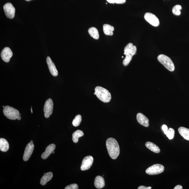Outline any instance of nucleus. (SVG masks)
<instances>
[{
  "label": "nucleus",
  "mask_w": 189,
  "mask_h": 189,
  "mask_svg": "<svg viewBox=\"0 0 189 189\" xmlns=\"http://www.w3.org/2000/svg\"><path fill=\"white\" fill-rule=\"evenodd\" d=\"M88 32L91 37L94 39L98 40L99 38L98 31L95 28L91 27L88 30Z\"/></svg>",
  "instance_id": "23"
},
{
  "label": "nucleus",
  "mask_w": 189,
  "mask_h": 189,
  "mask_svg": "<svg viewBox=\"0 0 189 189\" xmlns=\"http://www.w3.org/2000/svg\"><path fill=\"white\" fill-rule=\"evenodd\" d=\"M94 161V158L91 156H87L84 158L82 161L81 169L82 171L88 170L91 168Z\"/></svg>",
  "instance_id": "10"
},
{
  "label": "nucleus",
  "mask_w": 189,
  "mask_h": 189,
  "mask_svg": "<svg viewBox=\"0 0 189 189\" xmlns=\"http://www.w3.org/2000/svg\"><path fill=\"white\" fill-rule=\"evenodd\" d=\"M25 1H26L29 2V1H31V0H25Z\"/></svg>",
  "instance_id": "34"
},
{
  "label": "nucleus",
  "mask_w": 189,
  "mask_h": 189,
  "mask_svg": "<svg viewBox=\"0 0 189 189\" xmlns=\"http://www.w3.org/2000/svg\"><path fill=\"white\" fill-rule=\"evenodd\" d=\"M46 61L50 73L53 76H57L58 75V72L56 67L54 63L53 62L52 60L49 57H47Z\"/></svg>",
  "instance_id": "13"
},
{
  "label": "nucleus",
  "mask_w": 189,
  "mask_h": 189,
  "mask_svg": "<svg viewBox=\"0 0 189 189\" xmlns=\"http://www.w3.org/2000/svg\"><path fill=\"white\" fill-rule=\"evenodd\" d=\"M106 1L110 3H117L118 4L124 3L126 2V0H106Z\"/></svg>",
  "instance_id": "27"
},
{
  "label": "nucleus",
  "mask_w": 189,
  "mask_h": 189,
  "mask_svg": "<svg viewBox=\"0 0 189 189\" xmlns=\"http://www.w3.org/2000/svg\"><path fill=\"white\" fill-rule=\"evenodd\" d=\"M65 189H78V186L77 184H72L67 186L65 188Z\"/></svg>",
  "instance_id": "28"
},
{
  "label": "nucleus",
  "mask_w": 189,
  "mask_h": 189,
  "mask_svg": "<svg viewBox=\"0 0 189 189\" xmlns=\"http://www.w3.org/2000/svg\"><path fill=\"white\" fill-rule=\"evenodd\" d=\"M31 113H33V111H32V107H31Z\"/></svg>",
  "instance_id": "33"
},
{
  "label": "nucleus",
  "mask_w": 189,
  "mask_h": 189,
  "mask_svg": "<svg viewBox=\"0 0 189 189\" xmlns=\"http://www.w3.org/2000/svg\"><path fill=\"white\" fill-rule=\"evenodd\" d=\"M13 53L8 47L4 48L1 53V57L2 60L6 62H9L11 58L13 57Z\"/></svg>",
  "instance_id": "12"
},
{
  "label": "nucleus",
  "mask_w": 189,
  "mask_h": 189,
  "mask_svg": "<svg viewBox=\"0 0 189 189\" xmlns=\"http://www.w3.org/2000/svg\"><path fill=\"white\" fill-rule=\"evenodd\" d=\"M183 187L180 185H178L176 186L174 189H183Z\"/></svg>",
  "instance_id": "31"
},
{
  "label": "nucleus",
  "mask_w": 189,
  "mask_h": 189,
  "mask_svg": "<svg viewBox=\"0 0 189 189\" xmlns=\"http://www.w3.org/2000/svg\"><path fill=\"white\" fill-rule=\"evenodd\" d=\"M182 9V7L180 5H176L173 7L172 9V13L174 15L179 16L181 14L180 10Z\"/></svg>",
  "instance_id": "25"
},
{
  "label": "nucleus",
  "mask_w": 189,
  "mask_h": 189,
  "mask_svg": "<svg viewBox=\"0 0 189 189\" xmlns=\"http://www.w3.org/2000/svg\"><path fill=\"white\" fill-rule=\"evenodd\" d=\"M158 60L162 65L169 71L173 72L175 67L173 62L170 58L166 55L160 54L157 57Z\"/></svg>",
  "instance_id": "4"
},
{
  "label": "nucleus",
  "mask_w": 189,
  "mask_h": 189,
  "mask_svg": "<svg viewBox=\"0 0 189 189\" xmlns=\"http://www.w3.org/2000/svg\"><path fill=\"white\" fill-rule=\"evenodd\" d=\"M3 8L7 17L11 19L14 18L16 9L11 3H8L5 4Z\"/></svg>",
  "instance_id": "8"
},
{
  "label": "nucleus",
  "mask_w": 189,
  "mask_h": 189,
  "mask_svg": "<svg viewBox=\"0 0 189 189\" xmlns=\"http://www.w3.org/2000/svg\"><path fill=\"white\" fill-rule=\"evenodd\" d=\"M30 142H31V143H33V141H32V140H31Z\"/></svg>",
  "instance_id": "36"
},
{
  "label": "nucleus",
  "mask_w": 189,
  "mask_h": 189,
  "mask_svg": "<svg viewBox=\"0 0 189 189\" xmlns=\"http://www.w3.org/2000/svg\"><path fill=\"white\" fill-rule=\"evenodd\" d=\"M94 185L98 189H101L105 186V181L102 176H98L94 181Z\"/></svg>",
  "instance_id": "16"
},
{
  "label": "nucleus",
  "mask_w": 189,
  "mask_h": 189,
  "mask_svg": "<svg viewBox=\"0 0 189 189\" xmlns=\"http://www.w3.org/2000/svg\"><path fill=\"white\" fill-rule=\"evenodd\" d=\"M178 130L181 136L185 139L189 141V129L185 127H180Z\"/></svg>",
  "instance_id": "19"
},
{
  "label": "nucleus",
  "mask_w": 189,
  "mask_h": 189,
  "mask_svg": "<svg viewBox=\"0 0 189 189\" xmlns=\"http://www.w3.org/2000/svg\"><path fill=\"white\" fill-rule=\"evenodd\" d=\"M145 146L148 149L155 153L158 154L160 152V149L159 147L154 143L147 142L145 143Z\"/></svg>",
  "instance_id": "18"
},
{
  "label": "nucleus",
  "mask_w": 189,
  "mask_h": 189,
  "mask_svg": "<svg viewBox=\"0 0 189 189\" xmlns=\"http://www.w3.org/2000/svg\"><path fill=\"white\" fill-rule=\"evenodd\" d=\"M94 94L104 103L109 102L111 99L110 93L107 89L100 86H97L94 89Z\"/></svg>",
  "instance_id": "2"
},
{
  "label": "nucleus",
  "mask_w": 189,
  "mask_h": 189,
  "mask_svg": "<svg viewBox=\"0 0 189 189\" xmlns=\"http://www.w3.org/2000/svg\"><path fill=\"white\" fill-rule=\"evenodd\" d=\"M54 153H55L54 151H53L52 152V154H54Z\"/></svg>",
  "instance_id": "35"
},
{
  "label": "nucleus",
  "mask_w": 189,
  "mask_h": 189,
  "mask_svg": "<svg viewBox=\"0 0 189 189\" xmlns=\"http://www.w3.org/2000/svg\"><path fill=\"white\" fill-rule=\"evenodd\" d=\"M9 145L7 140L3 138L0 139V150L2 152H6L9 149Z\"/></svg>",
  "instance_id": "21"
},
{
  "label": "nucleus",
  "mask_w": 189,
  "mask_h": 189,
  "mask_svg": "<svg viewBox=\"0 0 189 189\" xmlns=\"http://www.w3.org/2000/svg\"><path fill=\"white\" fill-rule=\"evenodd\" d=\"M53 102L51 99L49 98L46 101L43 111H44L45 117L49 118L53 113Z\"/></svg>",
  "instance_id": "7"
},
{
  "label": "nucleus",
  "mask_w": 189,
  "mask_h": 189,
  "mask_svg": "<svg viewBox=\"0 0 189 189\" xmlns=\"http://www.w3.org/2000/svg\"><path fill=\"white\" fill-rule=\"evenodd\" d=\"M137 120L138 122L140 125L144 126L145 127H149V120L146 116L142 113H138L137 115Z\"/></svg>",
  "instance_id": "14"
},
{
  "label": "nucleus",
  "mask_w": 189,
  "mask_h": 189,
  "mask_svg": "<svg viewBox=\"0 0 189 189\" xmlns=\"http://www.w3.org/2000/svg\"><path fill=\"white\" fill-rule=\"evenodd\" d=\"M137 51V48L133 45L132 43H130L126 46L124 49V54L125 57L123 60V64L124 66H127L131 61L133 56L135 55Z\"/></svg>",
  "instance_id": "3"
},
{
  "label": "nucleus",
  "mask_w": 189,
  "mask_h": 189,
  "mask_svg": "<svg viewBox=\"0 0 189 189\" xmlns=\"http://www.w3.org/2000/svg\"><path fill=\"white\" fill-rule=\"evenodd\" d=\"M21 117H20V115H19L17 118V120H21Z\"/></svg>",
  "instance_id": "32"
},
{
  "label": "nucleus",
  "mask_w": 189,
  "mask_h": 189,
  "mask_svg": "<svg viewBox=\"0 0 189 189\" xmlns=\"http://www.w3.org/2000/svg\"><path fill=\"white\" fill-rule=\"evenodd\" d=\"M53 174L51 172H49L44 174L40 180V184L43 186L45 185L53 178Z\"/></svg>",
  "instance_id": "17"
},
{
  "label": "nucleus",
  "mask_w": 189,
  "mask_h": 189,
  "mask_svg": "<svg viewBox=\"0 0 189 189\" xmlns=\"http://www.w3.org/2000/svg\"><path fill=\"white\" fill-rule=\"evenodd\" d=\"M3 111L4 116L9 120L17 119L18 116L20 115L18 110L8 106H5Z\"/></svg>",
  "instance_id": "5"
},
{
  "label": "nucleus",
  "mask_w": 189,
  "mask_h": 189,
  "mask_svg": "<svg viewBox=\"0 0 189 189\" xmlns=\"http://www.w3.org/2000/svg\"><path fill=\"white\" fill-rule=\"evenodd\" d=\"M174 134H175L174 130L173 128H170L169 129L168 133L166 135L169 139H173Z\"/></svg>",
  "instance_id": "26"
},
{
  "label": "nucleus",
  "mask_w": 189,
  "mask_h": 189,
  "mask_svg": "<svg viewBox=\"0 0 189 189\" xmlns=\"http://www.w3.org/2000/svg\"><path fill=\"white\" fill-rule=\"evenodd\" d=\"M83 135L84 133L82 131L79 130H76L72 135V141L74 143H77L78 142L79 138L83 136Z\"/></svg>",
  "instance_id": "22"
},
{
  "label": "nucleus",
  "mask_w": 189,
  "mask_h": 189,
  "mask_svg": "<svg viewBox=\"0 0 189 189\" xmlns=\"http://www.w3.org/2000/svg\"><path fill=\"white\" fill-rule=\"evenodd\" d=\"M114 30L113 27L109 24H104L103 26V31L104 33L107 35H113V31Z\"/></svg>",
  "instance_id": "20"
},
{
  "label": "nucleus",
  "mask_w": 189,
  "mask_h": 189,
  "mask_svg": "<svg viewBox=\"0 0 189 189\" xmlns=\"http://www.w3.org/2000/svg\"><path fill=\"white\" fill-rule=\"evenodd\" d=\"M34 145L33 143L30 142L27 145L24 151L23 160L24 161H27L30 159L34 149Z\"/></svg>",
  "instance_id": "11"
},
{
  "label": "nucleus",
  "mask_w": 189,
  "mask_h": 189,
  "mask_svg": "<svg viewBox=\"0 0 189 189\" xmlns=\"http://www.w3.org/2000/svg\"><path fill=\"white\" fill-rule=\"evenodd\" d=\"M56 146L54 144H50L46 148L45 151L42 155V158L43 159H46L48 158L50 154L52 153V152L54 151Z\"/></svg>",
  "instance_id": "15"
},
{
  "label": "nucleus",
  "mask_w": 189,
  "mask_h": 189,
  "mask_svg": "<svg viewBox=\"0 0 189 189\" xmlns=\"http://www.w3.org/2000/svg\"><path fill=\"white\" fill-rule=\"evenodd\" d=\"M82 120V117L81 115H77L75 117L72 122V124L75 127H78L80 124Z\"/></svg>",
  "instance_id": "24"
},
{
  "label": "nucleus",
  "mask_w": 189,
  "mask_h": 189,
  "mask_svg": "<svg viewBox=\"0 0 189 189\" xmlns=\"http://www.w3.org/2000/svg\"><path fill=\"white\" fill-rule=\"evenodd\" d=\"M164 167L162 165L156 164L150 166L146 170V173L150 175H157L163 172Z\"/></svg>",
  "instance_id": "6"
},
{
  "label": "nucleus",
  "mask_w": 189,
  "mask_h": 189,
  "mask_svg": "<svg viewBox=\"0 0 189 189\" xmlns=\"http://www.w3.org/2000/svg\"><path fill=\"white\" fill-rule=\"evenodd\" d=\"M21 115V114H20V116Z\"/></svg>",
  "instance_id": "37"
},
{
  "label": "nucleus",
  "mask_w": 189,
  "mask_h": 189,
  "mask_svg": "<svg viewBox=\"0 0 189 189\" xmlns=\"http://www.w3.org/2000/svg\"><path fill=\"white\" fill-rule=\"evenodd\" d=\"M106 146L111 158L117 159L120 153V146L117 140L113 138H109L106 140Z\"/></svg>",
  "instance_id": "1"
},
{
  "label": "nucleus",
  "mask_w": 189,
  "mask_h": 189,
  "mask_svg": "<svg viewBox=\"0 0 189 189\" xmlns=\"http://www.w3.org/2000/svg\"><path fill=\"white\" fill-rule=\"evenodd\" d=\"M162 129L163 131L164 134L166 135L168 131V128L166 125H163L162 126Z\"/></svg>",
  "instance_id": "29"
},
{
  "label": "nucleus",
  "mask_w": 189,
  "mask_h": 189,
  "mask_svg": "<svg viewBox=\"0 0 189 189\" xmlns=\"http://www.w3.org/2000/svg\"><path fill=\"white\" fill-rule=\"evenodd\" d=\"M144 18L145 20L153 26H158L159 25V21L158 18L151 13H147L145 14Z\"/></svg>",
  "instance_id": "9"
},
{
  "label": "nucleus",
  "mask_w": 189,
  "mask_h": 189,
  "mask_svg": "<svg viewBox=\"0 0 189 189\" xmlns=\"http://www.w3.org/2000/svg\"><path fill=\"white\" fill-rule=\"evenodd\" d=\"M122 57V58H123V57H124L123 56V57Z\"/></svg>",
  "instance_id": "38"
},
{
  "label": "nucleus",
  "mask_w": 189,
  "mask_h": 189,
  "mask_svg": "<svg viewBox=\"0 0 189 189\" xmlns=\"http://www.w3.org/2000/svg\"><path fill=\"white\" fill-rule=\"evenodd\" d=\"M138 189H151L152 187H146L144 186H141L139 187L138 188Z\"/></svg>",
  "instance_id": "30"
}]
</instances>
